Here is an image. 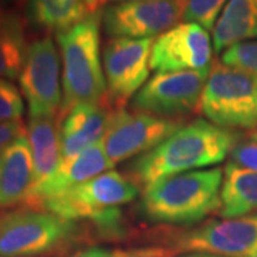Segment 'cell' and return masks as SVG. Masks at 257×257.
Returning a JSON list of instances; mask_svg holds the SVG:
<instances>
[{"label":"cell","mask_w":257,"mask_h":257,"mask_svg":"<svg viewBox=\"0 0 257 257\" xmlns=\"http://www.w3.org/2000/svg\"><path fill=\"white\" fill-rule=\"evenodd\" d=\"M239 139L240 135L234 130L196 119L135 159L128 172L135 183L146 189L169 176L219 165L229 156Z\"/></svg>","instance_id":"6da1fadb"},{"label":"cell","mask_w":257,"mask_h":257,"mask_svg":"<svg viewBox=\"0 0 257 257\" xmlns=\"http://www.w3.org/2000/svg\"><path fill=\"white\" fill-rule=\"evenodd\" d=\"M101 10L87 15L73 28L56 33L62 60L63 100L57 119L86 103H100L107 89L100 53Z\"/></svg>","instance_id":"7a4b0ae2"},{"label":"cell","mask_w":257,"mask_h":257,"mask_svg":"<svg viewBox=\"0 0 257 257\" xmlns=\"http://www.w3.org/2000/svg\"><path fill=\"white\" fill-rule=\"evenodd\" d=\"M221 183L219 167L169 176L145 189L139 210L155 223L193 224L220 210Z\"/></svg>","instance_id":"3957f363"},{"label":"cell","mask_w":257,"mask_h":257,"mask_svg":"<svg viewBox=\"0 0 257 257\" xmlns=\"http://www.w3.org/2000/svg\"><path fill=\"white\" fill-rule=\"evenodd\" d=\"M138 196V186L132 179L109 170L47 200L42 210L66 220H90L103 231L117 234L121 221L119 207Z\"/></svg>","instance_id":"277c9868"},{"label":"cell","mask_w":257,"mask_h":257,"mask_svg":"<svg viewBox=\"0 0 257 257\" xmlns=\"http://www.w3.org/2000/svg\"><path fill=\"white\" fill-rule=\"evenodd\" d=\"M199 111L229 130L257 128V73L216 62L203 89Z\"/></svg>","instance_id":"5b68a950"},{"label":"cell","mask_w":257,"mask_h":257,"mask_svg":"<svg viewBox=\"0 0 257 257\" xmlns=\"http://www.w3.org/2000/svg\"><path fill=\"white\" fill-rule=\"evenodd\" d=\"M79 227L45 210H19L0 217V257H32L62 248Z\"/></svg>","instance_id":"8992f818"},{"label":"cell","mask_w":257,"mask_h":257,"mask_svg":"<svg viewBox=\"0 0 257 257\" xmlns=\"http://www.w3.org/2000/svg\"><path fill=\"white\" fill-rule=\"evenodd\" d=\"M19 82L30 117L59 116L63 89L60 87V59L52 37H42L29 45Z\"/></svg>","instance_id":"52a82bcc"},{"label":"cell","mask_w":257,"mask_h":257,"mask_svg":"<svg viewBox=\"0 0 257 257\" xmlns=\"http://www.w3.org/2000/svg\"><path fill=\"white\" fill-rule=\"evenodd\" d=\"M182 126L183 123L177 120L157 117L142 111L130 113L120 109L111 113L101 145L111 165L114 166L150 152Z\"/></svg>","instance_id":"ba28073f"},{"label":"cell","mask_w":257,"mask_h":257,"mask_svg":"<svg viewBox=\"0 0 257 257\" xmlns=\"http://www.w3.org/2000/svg\"><path fill=\"white\" fill-rule=\"evenodd\" d=\"M180 0H146L117 3L101 10V26L110 39H153L179 25Z\"/></svg>","instance_id":"9c48e42d"},{"label":"cell","mask_w":257,"mask_h":257,"mask_svg":"<svg viewBox=\"0 0 257 257\" xmlns=\"http://www.w3.org/2000/svg\"><path fill=\"white\" fill-rule=\"evenodd\" d=\"M210 72L156 73L136 93L132 107L157 117H175L199 107Z\"/></svg>","instance_id":"30bf717a"},{"label":"cell","mask_w":257,"mask_h":257,"mask_svg":"<svg viewBox=\"0 0 257 257\" xmlns=\"http://www.w3.org/2000/svg\"><path fill=\"white\" fill-rule=\"evenodd\" d=\"M213 43L209 32L184 22L157 37L152 46L150 67L166 72H210Z\"/></svg>","instance_id":"8fae6325"},{"label":"cell","mask_w":257,"mask_h":257,"mask_svg":"<svg viewBox=\"0 0 257 257\" xmlns=\"http://www.w3.org/2000/svg\"><path fill=\"white\" fill-rule=\"evenodd\" d=\"M176 247L220 257H257V213L206 221L183 233Z\"/></svg>","instance_id":"7c38bea8"},{"label":"cell","mask_w":257,"mask_h":257,"mask_svg":"<svg viewBox=\"0 0 257 257\" xmlns=\"http://www.w3.org/2000/svg\"><path fill=\"white\" fill-rule=\"evenodd\" d=\"M153 39H110L103 49V69L113 103L121 104L146 84Z\"/></svg>","instance_id":"4fadbf2b"},{"label":"cell","mask_w":257,"mask_h":257,"mask_svg":"<svg viewBox=\"0 0 257 257\" xmlns=\"http://www.w3.org/2000/svg\"><path fill=\"white\" fill-rule=\"evenodd\" d=\"M111 167L113 165L106 155L101 142L94 143L72 159L60 162L55 175L47 182L30 190L25 204L29 209L42 210L45 202L110 170Z\"/></svg>","instance_id":"5bb4252c"},{"label":"cell","mask_w":257,"mask_h":257,"mask_svg":"<svg viewBox=\"0 0 257 257\" xmlns=\"http://www.w3.org/2000/svg\"><path fill=\"white\" fill-rule=\"evenodd\" d=\"M110 117L111 113L101 103H86L72 109L60 127L62 162L101 142Z\"/></svg>","instance_id":"9a60e30c"},{"label":"cell","mask_w":257,"mask_h":257,"mask_svg":"<svg viewBox=\"0 0 257 257\" xmlns=\"http://www.w3.org/2000/svg\"><path fill=\"white\" fill-rule=\"evenodd\" d=\"M33 182V156L26 132L0 155V206L25 203Z\"/></svg>","instance_id":"2e32d148"},{"label":"cell","mask_w":257,"mask_h":257,"mask_svg":"<svg viewBox=\"0 0 257 257\" xmlns=\"http://www.w3.org/2000/svg\"><path fill=\"white\" fill-rule=\"evenodd\" d=\"M57 117L29 119L28 138L35 167V182L32 189L47 182L62 162L60 127H57Z\"/></svg>","instance_id":"e0dca14e"},{"label":"cell","mask_w":257,"mask_h":257,"mask_svg":"<svg viewBox=\"0 0 257 257\" xmlns=\"http://www.w3.org/2000/svg\"><path fill=\"white\" fill-rule=\"evenodd\" d=\"M257 40V0H229L213 29V49L219 55L229 47Z\"/></svg>","instance_id":"ac0fdd59"},{"label":"cell","mask_w":257,"mask_h":257,"mask_svg":"<svg viewBox=\"0 0 257 257\" xmlns=\"http://www.w3.org/2000/svg\"><path fill=\"white\" fill-rule=\"evenodd\" d=\"M220 199L219 213L223 219L257 211V170L227 163L223 170Z\"/></svg>","instance_id":"d6986e66"},{"label":"cell","mask_w":257,"mask_h":257,"mask_svg":"<svg viewBox=\"0 0 257 257\" xmlns=\"http://www.w3.org/2000/svg\"><path fill=\"white\" fill-rule=\"evenodd\" d=\"M26 15L35 28L59 33L73 28L90 12L82 0H26Z\"/></svg>","instance_id":"ffe728a7"},{"label":"cell","mask_w":257,"mask_h":257,"mask_svg":"<svg viewBox=\"0 0 257 257\" xmlns=\"http://www.w3.org/2000/svg\"><path fill=\"white\" fill-rule=\"evenodd\" d=\"M28 47L22 18L12 10L0 8V77L19 79Z\"/></svg>","instance_id":"44dd1931"},{"label":"cell","mask_w":257,"mask_h":257,"mask_svg":"<svg viewBox=\"0 0 257 257\" xmlns=\"http://www.w3.org/2000/svg\"><path fill=\"white\" fill-rule=\"evenodd\" d=\"M229 0H187L184 6V22L197 23L206 30H213Z\"/></svg>","instance_id":"7402d4cb"},{"label":"cell","mask_w":257,"mask_h":257,"mask_svg":"<svg viewBox=\"0 0 257 257\" xmlns=\"http://www.w3.org/2000/svg\"><path fill=\"white\" fill-rule=\"evenodd\" d=\"M23 111L25 104L18 87L8 79L0 77V121L22 120Z\"/></svg>","instance_id":"603a6c76"},{"label":"cell","mask_w":257,"mask_h":257,"mask_svg":"<svg viewBox=\"0 0 257 257\" xmlns=\"http://www.w3.org/2000/svg\"><path fill=\"white\" fill-rule=\"evenodd\" d=\"M230 163L243 169L257 170V128L246 136H240L230 152Z\"/></svg>","instance_id":"cb8c5ba5"},{"label":"cell","mask_w":257,"mask_h":257,"mask_svg":"<svg viewBox=\"0 0 257 257\" xmlns=\"http://www.w3.org/2000/svg\"><path fill=\"white\" fill-rule=\"evenodd\" d=\"M221 63L248 69L257 73V40L229 47L221 53Z\"/></svg>","instance_id":"d4e9b609"},{"label":"cell","mask_w":257,"mask_h":257,"mask_svg":"<svg viewBox=\"0 0 257 257\" xmlns=\"http://www.w3.org/2000/svg\"><path fill=\"white\" fill-rule=\"evenodd\" d=\"M28 132L22 120L16 121H0V155L8 146H10L15 140Z\"/></svg>","instance_id":"484cf974"},{"label":"cell","mask_w":257,"mask_h":257,"mask_svg":"<svg viewBox=\"0 0 257 257\" xmlns=\"http://www.w3.org/2000/svg\"><path fill=\"white\" fill-rule=\"evenodd\" d=\"M126 256H127V253L120 251V250H110V248L93 246V247L83 248V250H80V251L74 253L72 257H126Z\"/></svg>","instance_id":"4316f807"},{"label":"cell","mask_w":257,"mask_h":257,"mask_svg":"<svg viewBox=\"0 0 257 257\" xmlns=\"http://www.w3.org/2000/svg\"><path fill=\"white\" fill-rule=\"evenodd\" d=\"M126 257H165L162 251L156 250H145V251H136V253H127Z\"/></svg>","instance_id":"83f0119b"},{"label":"cell","mask_w":257,"mask_h":257,"mask_svg":"<svg viewBox=\"0 0 257 257\" xmlns=\"http://www.w3.org/2000/svg\"><path fill=\"white\" fill-rule=\"evenodd\" d=\"M82 2L86 5V8L89 9V12L93 13V12H96V10H100L101 3H103L104 0H82Z\"/></svg>","instance_id":"f1b7e54d"},{"label":"cell","mask_w":257,"mask_h":257,"mask_svg":"<svg viewBox=\"0 0 257 257\" xmlns=\"http://www.w3.org/2000/svg\"><path fill=\"white\" fill-rule=\"evenodd\" d=\"M180 257H220L216 256V254H210V253H202V251H189L183 256Z\"/></svg>","instance_id":"f546056e"},{"label":"cell","mask_w":257,"mask_h":257,"mask_svg":"<svg viewBox=\"0 0 257 257\" xmlns=\"http://www.w3.org/2000/svg\"><path fill=\"white\" fill-rule=\"evenodd\" d=\"M19 0H0V8H9L12 5H15V3H18Z\"/></svg>","instance_id":"4dcf8cb0"},{"label":"cell","mask_w":257,"mask_h":257,"mask_svg":"<svg viewBox=\"0 0 257 257\" xmlns=\"http://www.w3.org/2000/svg\"><path fill=\"white\" fill-rule=\"evenodd\" d=\"M107 2H113L114 5H117V3H132V2H146V0H107Z\"/></svg>","instance_id":"1f68e13d"},{"label":"cell","mask_w":257,"mask_h":257,"mask_svg":"<svg viewBox=\"0 0 257 257\" xmlns=\"http://www.w3.org/2000/svg\"><path fill=\"white\" fill-rule=\"evenodd\" d=\"M180 2H183L184 5H186V2H187V0H180Z\"/></svg>","instance_id":"d6a6232c"}]
</instances>
